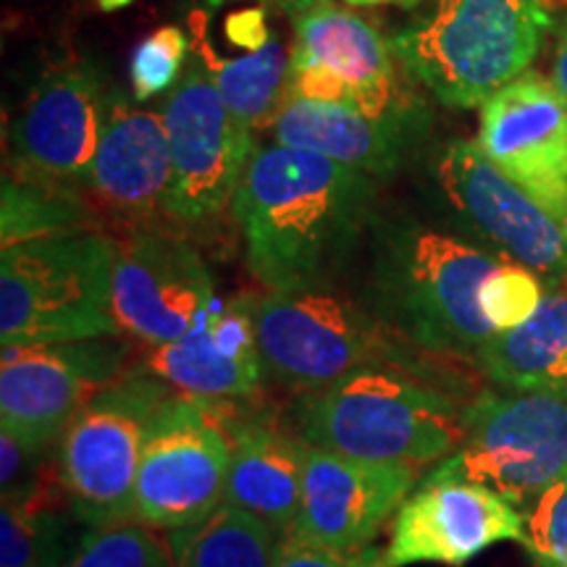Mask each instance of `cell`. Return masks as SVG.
<instances>
[{"instance_id": "cell-31", "label": "cell", "mask_w": 567, "mask_h": 567, "mask_svg": "<svg viewBox=\"0 0 567 567\" xmlns=\"http://www.w3.org/2000/svg\"><path fill=\"white\" fill-rule=\"evenodd\" d=\"M523 547L536 567H567V476L530 502Z\"/></svg>"}, {"instance_id": "cell-28", "label": "cell", "mask_w": 567, "mask_h": 567, "mask_svg": "<svg viewBox=\"0 0 567 567\" xmlns=\"http://www.w3.org/2000/svg\"><path fill=\"white\" fill-rule=\"evenodd\" d=\"M71 567H176L168 542L142 520L95 528Z\"/></svg>"}, {"instance_id": "cell-3", "label": "cell", "mask_w": 567, "mask_h": 567, "mask_svg": "<svg viewBox=\"0 0 567 567\" xmlns=\"http://www.w3.org/2000/svg\"><path fill=\"white\" fill-rule=\"evenodd\" d=\"M463 415L465 405L436 381L396 368H360L302 394L289 413V431L344 457L423 467L457 450Z\"/></svg>"}, {"instance_id": "cell-35", "label": "cell", "mask_w": 567, "mask_h": 567, "mask_svg": "<svg viewBox=\"0 0 567 567\" xmlns=\"http://www.w3.org/2000/svg\"><path fill=\"white\" fill-rule=\"evenodd\" d=\"M258 3H264V6H274V9L287 11V13H292V17H297V13H302V11L313 9V6L323 3V0H258Z\"/></svg>"}, {"instance_id": "cell-14", "label": "cell", "mask_w": 567, "mask_h": 567, "mask_svg": "<svg viewBox=\"0 0 567 567\" xmlns=\"http://www.w3.org/2000/svg\"><path fill=\"white\" fill-rule=\"evenodd\" d=\"M113 90L90 59L48 69L11 124V151L24 179L69 182L90 174Z\"/></svg>"}, {"instance_id": "cell-5", "label": "cell", "mask_w": 567, "mask_h": 567, "mask_svg": "<svg viewBox=\"0 0 567 567\" xmlns=\"http://www.w3.org/2000/svg\"><path fill=\"white\" fill-rule=\"evenodd\" d=\"M255 339L264 375L284 389L308 394L360 368H396L436 381L429 354L394 337L365 305L331 289L250 297Z\"/></svg>"}, {"instance_id": "cell-9", "label": "cell", "mask_w": 567, "mask_h": 567, "mask_svg": "<svg viewBox=\"0 0 567 567\" xmlns=\"http://www.w3.org/2000/svg\"><path fill=\"white\" fill-rule=\"evenodd\" d=\"M234 452L231 421L213 402L174 392L142 446L134 515L155 530L200 526L224 505Z\"/></svg>"}, {"instance_id": "cell-21", "label": "cell", "mask_w": 567, "mask_h": 567, "mask_svg": "<svg viewBox=\"0 0 567 567\" xmlns=\"http://www.w3.org/2000/svg\"><path fill=\"white\" fill-rule=\"evenodd\" d=\"M87 179L101 200L130 216L166 208L174 161L163 113L134 109L113 90Z\"/></svg>"}, {"instance_id": "cell-36", "label": "cell", "mask_w": 567, "mask_h": 567, "mask_svg": "<svg viewBox=\"0 0 567 567\" xmlns=\"http://www.w3.org/2000/svg\"><path fill=\"white\" fill-rule=\"evenodd\" d=\"M97 3H101V9L113 11V9H124V6H130L132 0H97Z\"/></svg>"}, {"instance_id": "cell-12", "label": "cell", "mask_w": 567, "mask_h": 567, "mask_svg": "<svg viewBox=\"0 0 567 567\" xmlns=\"http://www.w3.org/2000/svg\"><path fill=\"white\" fill-rule=\"evenodd\" d=\"M446 205L496 255L536 271L549 284L567 281V234L551 213L509 179L473 140H452L436 161Z\"/></svg>"}, {"instance_id": "cell-18", "label": "cell", "mask_w": 567, "mask_h": 567, "mask_svg": "<svg viewBox=\"0 0 567 567\" xmlns=\"http://www.w3.org/2000/svg\"><path fill=\"white\" fill-rule=\"evenodd\" d=\"M421 467L365 463L308 446L302 505L287 536L318 547L358 551L405 505L417 488Z\"/></svg>"}, {"instance_id": "cell-34", "label": "cell", "mask_w": 567, "mask_h": 567, "mask_svg": "<svg viewBox=\"0 0 567 567\" xmlns=\"http://www.w3.org/2000/svg\"><path fill=\"white\" fill-rule=\"evenodd\" d=\"M551 82L559 90V95L567 103V24L559 30L557 51H555V69H551Z\"/></svg>"}, {"instance_id": "cell-6", "label": "cell", "mask_w": 567, "mask_h": 567, "mask_svg": "<svg viewBox=\"0 0 567 567\" xmlns=\"http://www.w3.org/2000/svg\"><path fill=\"white\" fill-rule=\"evenodd\" d=\"M116 243L71 231L3 247L0 342L32 347L116 334L111 284Z\"/></svg>"}, {"instance_id": "cell-19", "label": "cell", "mask_w": 567, "mask_h": 567, "mask_svg": "<svg viewBox=\"0 0 567 567\" xmlns=\"http://www.w3.org/2000/svg\"><path fill=\"white\" fill-rule=\"evenodd\" d=\"M142 363L174 392L213 405L255 394L264 381V363L250 297L216 300L187 334L172 344L151 347Z\"/></svg>"}, {"instance_id": "cell-11", "label": "cell", "mask_w": 567, "mask_h": 567, "mask_svg": "<svg viewBox=\"0 0 567 567\" xmlns=\"http://www.w3.org/2000/svg\"><path fill=\"white\" fill-rule=\"evenodd\" d=\"M130 347L116 337L3 347L0 425L34 450H53L66 425L126 373Z\"/></svg>"}, {"instance_id": "cell-16", "label": "cell", "mask_w": 567, "mask_h": 567, "mask_svg": "<svg viewBox=\"0 0 567 567\" xmlns=\"http://www.w3.org/2000/svg\"><path fill=\"white\" fill-rule=\"evenodd\" d=\"M526 536V515L492 488L457 478H423L396 509L386 567H463L494 544Z\"/></svg>"}, {"instance_id": "cell-26", "label": "cell", "mask_w": 567, "mask_h": 567, "mask_svg": "<svg viewBox=\"0 0 567 567\" xmlns=\"http://www.w3.org/2000/svg\"><path fill=\"white\" fill-rule=\"evenodd\" d=\"M176 567H271L276 534L258 517L221 505L200 526L166 534Z\"/></svg>"}, {"instance_id": "cell-33", "label": "cell", "mask_w": 567, "mask_h": 567, "mask_svg": "<svg viewBox=\"0 0 567 567\" xmlns=\"http://www.w3.org/2000/svg\"><path fill=\"white\" fill-rule=\"evenodd\" d=\"M53 450H34L13 434V431H0V488L3 496H19L38 484L45 473Z\"/></svg>"}, {"instance_id": "cell-1", "label": "cell", "mask_w": 567, "mask_h": 567, "mask_svg": "<svg viewBox=\"0 0 567 567\" xmlns=\"http://www.w3.org/2000/svg\"><path fill=\"white\" fill-rule=\"evenodd\" d=\"M375 184L300 147H255L234 195L245 258L268 292L331 289L371 229Z\"/></svg>"}, {"instance_id": "cell-10", "label": "cell", "mask_w": 567, "mask_h": 567, "mask_svg": "<svg viewBox=\"0 0 567 567\" xmlns=\"http://www.w3.org/2000/svg\"><path fill=\"white\" fill-rule=\"evenodd\" d=\"M161 113L174 161L166 210L179 221L218 216L243 184L255 153L252 130L234 116L197 55L184 66Z\"/></svg>"}, {"instance_id": "cell-8", "label": "cell", "mask_w": 567, "mask_h": 567, "mask_svg": "<svg viewBox=\"0 0 567 567\" xmlns=\"http://www.w3.org/2000/svg\"><path fill=\"white\" fill-rule=\"evenodd\" d=\"M174 389L145 363L126 368L74 417L55 444V467L92 528L137 520L134 488L147 425Z\"/></svg>"}, {"instance_id": "cell-32", "label": "cell", "mask_w": 567, "mask_h": 567, "mask_svg": "<svg viewBox=\"0 0 567 567\" xmlns=\"http://www.w3.org/2000/svg\"><path fill=\"white\" fill-rule=\"evenodd\" d=\"M271 567H386L384 551L365 547L358 551L318 547L295 536L276 538Z\"/></svg>"}, {"instance_id": "cell-4", "label": "cell", "mask_w": 567, "mask_h": 567, "mask_svg": "<svg viewBox=\"0 0 567 567\" xmlns=\"http://www.w3.org/2000/svg\"><path fill=\"white\" fill-rule=\"evenodd\" d=\"M549 30L547 0H434L389 45L439 101L467 111L526 74Z\"/></svg>"}, {"instance_id": "cell-23", "label": "cell", "mask_w": 567, "mask_h": 567, "mask_svg": "<svg viewBox=\"0 0 567 567\" xmlns=\"http://www.w3.org/2000/svg\"><path fill=\"white\" fill-rule=\"evenodd\" d=\"M92 530L63 488L53 460L30 492L3 496L0 567H71Z\"/></svg>"}, {"instance_id": "cell-29", "label": "cell", "mask_w": 567, "mask_h": 567, "mask_svg": "<svg viewBox=\"0 0 567 567\" xmlns=\"http://www.w3.org/2000/svg\"><path fill=\"white\" fill-rule=\"evenodd\" d=\"M547 284L530 268L505 260L481 289V310L496 334L523 326L547 300Z\"/></svg>"}, {"instance_id": "cell-17", "label": "cell", "mask_w": 567, "mask_h": 567, "mask_svg": "<svg viewBox=\"0 0 567 567\" xmlns=\"http://www.w3.org/2000/svg\"><path fill=\"white\" fill-rule=\"evenodd\" d=\"M478 145L567 234V103L555 82L526 71L481 105Z\"/></svg>"}, {"instance_id": "cell-7", "label": "cell", "mask_w": 567, "mask_h": 567, "mask_svg": "<svg viewBox=\"0 0 567 567\" xmlns=\"http://www.w3.org/2000/svg\"><path fill=\"white\" fill-rule=\"evenodd\" d=\"M463 421V442L425 478L471 481L520 507L567 476V389L481 392Z\"/></svg>"}, {"instance_id": "cell-2", "label": "cell", "mask_w": 567, "mask_h": 567, "mask_svg": "<svg viewBox=\"0 0 567 567\" xmlns=\"http://www.w3.org/2000/svg\"><path fill=\"white\" fill-rule=\"evenodd\" d=\"M368 231V313L417 350L439 358H476L496 337L481 310V289L505 258L405 213H375Z\"/></svg>"}, {"instance_id": "cell-13", "label": "cell", "mask_w": 567, "mask_h": 567, "mask_svg": "<svg viewBox=\"0 0 567 567\" xmlns=\"http://www.w3.org/2000/svg\"><path fill=\"white\" fill-rule=\"evenodd\" d=\"M394 51L358 13L323 3L295 17L289 97L389 113L415 103L400 84Z\"/></svg>"}, {"instance_id": "cell-22", "label": "cell", "mask_w": 567, "mask_h": 567, "mask_svg": "<svg viewBox=\"0 0 567 567\" xmlns=\"http://www.w3.org/2000/svg\"><path fill=\"white\" fill-rule=\"evenodd\" d=\"M234 452L224 505L264 520L276 538L292 530L302 505L308 444L274 423H231Z\"/></svg>"}, {"instance_id": "cell-15", "label": "cell", "mask_w": 567, "mask_h": 567, "mask_svg": "<svg viewBox=\"0 0 567 567\" xmlns=\"http://www.w3.org/2000/svg\"><path fill=\"white\" fill-rule=\"evenodd\" d=\"M216 305L203 258L184 239L134 231L116 245L111 313L118 331L147 347L172 344Z\"/></svg>"}, {"instance_id": "cell-30", "label": "cell", "mask_w": 567, "mask_h": 567, "mask_svg": "<svg viewBox=\"0 0 567 567\" xmlns=\"http://www.w3.org/2000/svg\"><path fill=\"white\" fill-rule=\"evenodd\" d=\"M189 34L182 27L166 24L161 30L147 34L145 40L134 48L132 63H130V82L132 95L137 103L151 101V97L161 95V92L176 87L182 80L184 61H187Z\"/></svg>"}, {"instance_id": "cell-20", "label": "cell", "mask_w": 567, "mask_h": 567, "mask_svg": "<svg viewBox=\"0 0 567 567\" xmlns=\"http://www.w3.org/2000/svg\"><path fill=\"white\" fill-rule=\"evenodd\" d=\"M425 126L429 113L421 101L389 113H368L354 105L289 97L271 130L279 145L321 153L379 179L400 168Z\"/></svg>"}, {"instance_id": "cell-37", "label": "cell", "mask_w": 567, "mask_h": 567, "mask_svg": "<svg viewBox=\"0 0 567 567\" xmlns=\"http://www.w3.org/2000/svg\"><path fill=\"white\" fill-rule=\"evenodd\" d=\"M344 3H350V6H384V3H394V0H344Z\"/></svg>"}, {"instance_id": "cell-24", "label": "cell", "mask_w": 567, "mask_h": 567, "mask_svg": "<svg viewBox=\"0 0 567 567\" xmlns=\"http://www.w3.org/2000/svg\"><path fill=\"white\" fill-rule=\"evenodd\" d=\"M473 360L507 392L567 389V287H551L526 323L496 334Z\"/></svg>"}, {"instance_id": "cell-27", "label": "cell", "mask_w": 567, "mask_h": 567, "mask_svg": "<svg viewBox=\"0 0 567 567\" xmlns=\"http://www.w3.org/2000/svg\"><path fill=\"white\" fill-rule=\"evenodd\" d=\"M3 247H13L32 239L55 237V234L87 231V208L66 187L40 179H3Z\"/></svg>"}, {"instance_id": "cell-25", "label": "cell", "mask_w": 567, "mask_h": 567, "mask_svg": "<svg viewBox=\"0 0 567 567\" xmlns=\"http://www.w3.org/2000/svg\"><path fill=\"white\" fill-rule=\"evenodd\" d=\"M189 42L193 55L208 69L218 92L237 118L250 130H268L289 101V82H292V48L271 32L264 45L252 48L243 55H221L213 45L200 11L189 17Z\"/></svg>"}]
</instances>
